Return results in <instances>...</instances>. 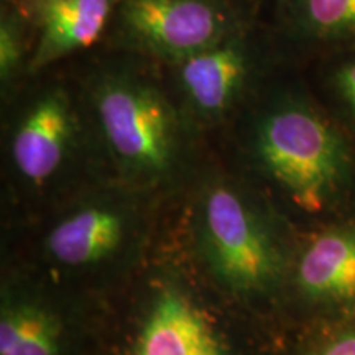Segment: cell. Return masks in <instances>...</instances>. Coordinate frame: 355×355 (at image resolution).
<instances>
[{"instance_id": "1", "label": "cell", "mask_w": 355, "mask_h": 355, "mask_svg": "<svg viewBox=\"0 0 355 355\" xmlns=\"http://www.w3.org/2000/svg\"><path fill=\"white\" fill-rule=\"evenodd\" d=\"M92 101L102 139L123 175L141 183L170 175L180 157V123L158 87L128 73L109 74Z\"/></svg>"}, {"instance_id": "2", "label": "cell", "mask_w": 355, "mask_h": 355, "mask_svg": "<svg viewBox=\"0 0 355 355\" xmlns=\"http://www.w3.org/2000/svg\"><path fill=\"white\" fill-rule=\"evenodd\" d=\"M254 146L265 171L308 212L322 211L344 180L343 140L306 105L285 102L270 109L255 128Z\"/></svg>"}, {"instance_id": "3", "label": "cell", "mask_w": 355, "mask_h": 355, "mask_svg": "<svg viewBox=\"0 0 355 355\" xmlns=\"http://www.w3.org/2000/svg\"><path fill=\"white\" fill-rule=\"evenodd\" d=\"M198 242L212 275L232 291H266L282 272L272 230L250 199L230 184L216 183L202 194Z\"/></svg>"}, {"instance_id": "4", "label": "cell", "mask_w": 355, "mask_h": 355, "mask_svg": "<svg viewBox=\"0 0 355 355\" xmlns=\"http://www.w3.org/2000/svg\"><path fill=\"white\" fill-rule=\"evenodd\" d=\"M121 20L130 42L175 63L214 46L232 30L222 0H123Z\"/></svg>"}, {"instance_id": "5", "label": "cell", "mask_w": 355, "mask_h": 355, "mask_svg": "<svg viewBox=\"0 0 355 355\" xmlns=\"http://www.w3.org/2000/svg\"><path fill=\"white\" fill-rule=\"evenodd\" d=\"M133 219L122 204L94 199L61 216L44 237V255L61 268L97 266L125 247Z\"/></svg>"}, {"instance_id": "6", "label": "cell", "mask_w": 355, "mask_h": 355, "mask_svg": "<svg viewBox=\"0 0 355 355\" xmlns=\"http://www.w3.org/2000/svg\"><path fill=\"white\" fill-rule=\"evenodd\" d=\"M76 133L73 107L61 89L40 94L21 114L10 139V162L21 180L50 181L63 166Z\"/></svg>"}, {"instance_id": "7", "label": "cell", "mask_w": 355, "mask_h": 355, "mask_svg": "<svg viewBox=\"0 0 355 355\" xmlns=\"http://www.w3.org/2000/svg\"><path fill=\"white\" fill-rule=\"evenodd\" d=\"M133 355H229V350L198 303L178 288H165L152 301Z\"/></svg>"}, {"instance_id": "8", "label": "cell", "mask_w": 355, "mask_h": 355, "mask_svg": "<svg viewBox=\"0 0 355 355\" xmlns=\"http://www.w3.org/2000/svg\"><path fill=\"white\" fill-rule=\"evenodd\" d=\"M180 86L189 107L204 119H217L232 107L248 76V53L239 38L180 61Z\"/></svg>"}, {"instance_id": "9", "label": "cell", "mask_w": 355, "mask_h": 355, "mask_svg": "<svg viewBox=\"0 0 355 355\" xmlns=\"http://www.w3.org/2000/svg\"><path fill=\"white\" fill-rule=\"evenodd\" d=\"M114 0H44L42 35L30 60V71H40L83 48L104 32Z\"/></svg>"}, {"instance_id": "10", "label": "cell", "mask_w": 355, "mask_h": 355, "mask_svg": "<svg viewBox=\"0 0 355 355\" xmlns=\"http://www.w3.org/2000/svg\"><path fill=\"white\" fill-rule=\"evenodd\" d=\"M61 318L30 293L3 291L0 304V355H64Z\"/></svg>"}, {"instance_id": "11", "label": "cell", "mask_w": 355, "mask_h": 355, "mask_svg": "<svg viewBox=\"0 0 355 355\" xmlns=\"http://www.w3.org/2000/svg\"><path fill=\"white\" fill-rule=\"evenodd\" d=\"M298 285L311 300L355 301V227L322 234L301 257Z\"/></svg>"}, {"instance_id": "12", "label": "cell", "mask_w": 355, "mask_h": 355, "mask_svg": "<svg viewBox=\"0 0 355 355\" xmlns=\"http://www.w3.org/2000/svg\"><path fill=\"white\" fill-rule=\"evenodd\" d=\"M300 17L306 30L336 37L355 32V0H301Z\"/></svg>"}, {"instance_id": "13", "label": "cell", "mask_w": 355, "mask_h": 355, "mask_svg": "<svg viewBox=\"0 0 355 355\" xmlns=\"http://www.w3.org/2000/svg\"><path fill=\"white\" fill-rule=\"evenodd\" d=\"M24 56V40L19 21L12 15H3L0 24V78L10 83Z\"/></svg>"}, {"instance_id": "14", "label": "cell", "mask_w": 355, "mask_h": 355, "mask_svg": "<svg viewBox=\"0 0 355 355\" xmlns=\"http://www.w3.org/2000/svg\"><path fill=\"white\" fill-rule=\"evenodd\" d=\"M313 355H355V327L332 337Z\"/></svg>"}, {"instance_id": "15", "label": "cell", "mask_w": 355, "mask_h": 355, "mask_svg": "<svg viewBox=\"0 0 355 355\" xmlns=\"http://www.w3.org/2000/svg\"><path fill=\"white\" fill-rule=\"evenodd\" d=\"M336 84L340 96L355 114V61L344 64L336 76Z\"/></svg>"}]
</instances>
